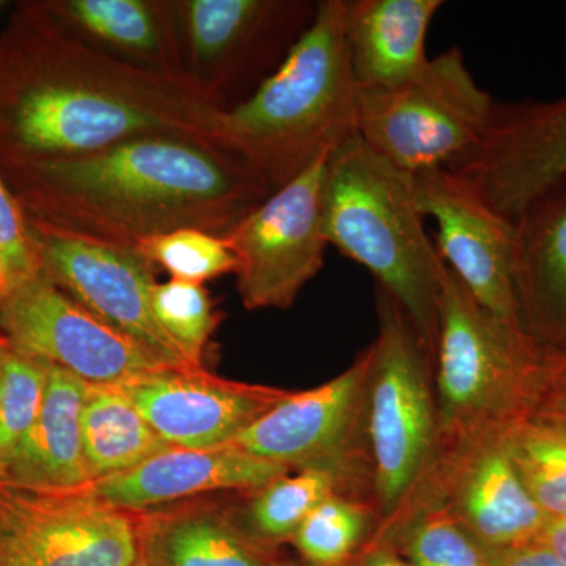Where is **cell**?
Returning a JSON list of instances; mask_svg holds the SVG:
<instances>
[{
  "label": "cell",
  "instance_id": "obj_6",
  "mask_svg": "<svg viewBox=\"0 0 566 566\" xmlns=\"http://www.w3.org/2000/svg\"><path fill=\"white\" fill-rule=\"evenodd\" d=\"M186 74L227 111L248 99L314 21L312 0H175Z\"/></svg>",
  "mask_w": 566,
  "mask_h": 566
},
{
  "label": "cell",
  "instance_id": "obj_3",
  "mask_svg": "<svg viewBox=\"0 0 566 566\" xmlns=\"http://www.w3.org/2000/svg\"><path fill=\"white\" fill-rule=\"evenodd\" d=\"M345 0L316 2L285 61L223 111L219 145L274 192L356 134L357 87L344 36Z\"/></svg>",
  "mask_w": 566,
  "mask_h": 566
},
{
  "label": "cell",
  "instance_id": "obj_7",
  "mask_svg": "<svg viewBox=\"0 0 566 566\" xmlns=\"http://www.w3.org/2000/svg\"><path fill=\"white\" fill-rule=\"evenodd\" d=\"M379 334L368 374V433L376 493L392 513L415 485L434 438V405L428 382V353L415 326L392 297L378 289Z\"/></svg>",
  "mask_w": 566,
  "mask_h": 566
},
{
  "label": "cell",
  "instance_id": "obj_37",
  "mask_svg": "<svg viewBox=\"0 0 566 566\" xmlns=\"http://www.w3.org/2000/svg\"><path fill=\"white\" fill-rule=\"evenodd\" d=\"M133 566H148V565H147V564H145L144 558H142V557L139 556V558H137L136 564H134Z\"/></svg>",
  "mask_w": 566,
  "mask_h": 566
},
{
  "label": "cell",
  "instance_id": "obj_26",
  "mask_svg": "<svg viewBox=\"0 0 566 566\" xmlns=\"http://www.w3.org/2000/svg\"><path fill=\"white\" fill-rule=\"evenodd\" d=\"M0 472L35 423L43 405L48 364L20 352L0 335Z\"/></svg>",
  "mask_w": 566,
  "mask_h": 566
},
{
  "label": "cell",
  "instance_id": "obj_34",
  "mask_svg": "<svg viewBox=\"0 0 566 566\" xmlns=\"http://www.w3.org/2000/svg\"><path fill=\"white\" fill-rule=\"evenodd\" d=\"M535 543L553 551L556 556L566 562V513L565 515L549 517L542 535Z\"/></svg>",
  "mask_w": 566,
  "mask_h": 566
},
{
  "label": "cell",
  "instance_id": "obj_2",
  "mask_svg": "<svg viewBox=\"0 0 566 566\" xmlns=\"http://www.w3.org/2000/svg\"><path fill=\"white\" fill-rule=\"evenodd\" d=\"M0 172L29 222L128 251L180 229L223 237L273 193L232 153L174 134Z\"/></svg>",
  "mask_w": 566,
  "mask_h": 566
},
{
  "label": "cell",
  "instance_id": "obj_18",
  "mask_svg": "<svg viewBox=\"0 0 566 566\" xmlns=\"http://www.w3.org/2000/svg\"><path fill=\"white\" fill-rule=\"evenodd\" d=\"M41 6L66 32L95 50L191 85L175 0H54Z\"/></svg>",
  "mask_w": 566,
  "mask_h": 566
},
{
  "label": "cell",
  "instance_id": "obj_15",
  "mask_svg": "<svg viewBox=\"0 0 566 566\" xmlns=\"http://www.w3.org/2000/svg\"><path fill=\"white\" fill-rule=\"evenodd\" d=\"M117 387L164 441L181 449L232 444L289 394L218 378L203 367H163Z\"/></svg>",
  "mask_w": 566,
  "mask_h": 566
},
{
  "label": "cell",
  "instance_id": "obj_9",
  "mask_svg": "<svg viewBox=\"0 0 566 566\" xmlns=\"http://www.w3.org/2000/svg\"><path fill=\"white\" fill-rule=\"evenodd\" d=\"M137 517L87 488L33 490L0 479V566H133Z\"/></svg>",
  "mask_w": 566,
  "mask_h": 566
},
{
  "label": "cell",
  "instance_id": "obj_21",
  "mask_svg": "<svg viewBox=\"0 0 566 566\" xmlns=\"http://www.w3.org/2000/svg\"><path fill=\"white\" fill-rule=\"evenodd\" d=\"M87 390L84 379L48 364L40 415L0 472V479L46 491H74L92 485L81 431Z\"/></svg>",
  "mask_w": 566,
  "mask_h": 566
},
{
  "label": "cell",
  "instance_id": "obj_35",
  "mask_svg": "<svg viewBox=\"0 0 566 566\" xmlns=\"http://www.w3.org/2000/svg\"><path fill=\"white\" fill-rule=\"evenodd\" d=\"M364 566H416L411 562L403 560L395 554L386 553V551H376L365 560Z\"/></svg>",
  "mask_w": 566,
  "mask_h": 566
},
{
  "label": "cell",
  "instance_id": "obj_24",
  "mask_svg": "<svg viewBox=\"0 0 566 566\" xmlns=\"http://www.w3.org/2000/svg\"><path fill=\"white\" fill-rule=\"evenodd\" d=\"M81 431L92 483L132 471L172 447L153 430L117 386L88 385Z\"/></svg>",
  "mask_w": 566,
  "mask_h": 566
},
{
  "label": "cell",
  "instance_id": "obj_17",
  "mask_svg": "<svg viewBox=\"0 0 566 566\" xmlns=\"http://www.w3.org/2000/svg\"><path fill=\"white\" fill-rule=\"evenodd\" d=\"M292 468L245 455L233 447H170L132 471L96 480L88 490L123 512H145L193 495L229 490H260Z\"/></svg>",
  "mask_w": 566,
  "mask_h": 566
},
{
  "label": "cell",
  "instance_id": "obj_23",
  "mask_svg": "<svg viewBox=\"0 0 566 566\" xmlns=\"http://www.w3.org/2000/svg\"><path fill=\"white\" fill-rule=\"evenodd\" d=\"M137 532L148 566H264L238 528L211 509L145 515Z\"/></svg>",
  "mask_w": 566,
  "mask_h": 566
},
{
  "label": "cell",
  "instance_id": "obj_22",
  "mask_svg": "<svg viewBox=\"0 0 566 566\" xmlns=\"http://www.w3.org/2000/svg\"><path fill=\"white\" fill-rule=\"evenodd\" d=\"M460 509L488 549L532 545L549 521L505 449L476 458L461 488Z\"/></svg>",
  "mask_w": 566,
  "mask_h": 566
},
{
  "label": "cell",
  "instance_id": "obj_28",
  "mask_svg": "<svg viewBox=\"0 0 566 566\" xmlns=\"http://www.w3.org/2000/svg\"><path fill=\"white\" fill-rule=\"evenodd\" d=\"M150 303L156 322L182 356L193 367H202L205 348L219 323L210 293L202 283L177 279L156 282Z\"/></svg>",
  "mask_w": 566,
  "mask_h": 566
},
{
  "label": "cell",
  "instance_id": "obj_36",
  "mask_svg": "<svg viewBox=\"0 0 566 566\" xmlns=\"http://www.w3.org/2000/svg\"><path fill=\"white\" fill-rule=\"evenodd\" d=\"M11 281L9 271H7L6 263L0 259V301L7 296V293L10 292Z\"/></svg>",
  "mask_w": 566,
  "mask_h": 566
},
{
  "label": "cell",
  "instance_id": "obj_1",
  "mask_svg": "<svg viewBox=\"0 0 566 566\" xmlns=\"http://www.w3.org/2000/svg\"><path fill=\"white\" fill-rule=\"evenodd\" d=\"M222 114L192 85L71 35L41 2L21 7L0 35V169L76 158L147 134L221 147Z\"/></svg>",
  "mask_w": 566,
  "mask_h": 566
},
{
  "label": "cell",
  "instance_id": "obj_19",
  "mask_svg": "<svg viewBox=\"0 0 566 566\" xmlns=\"http://www.w3.org/2000/svg\"><path fill=\"white\" fill-rule=\"evenodd\" d=\"M513 223L521 326L531 338L566 342V177Z\"/></svg>",
  "mask_w": 566,
  "mask_h": 566
},
{
  "label": "cell",
  "instance_id": "obj_30",
  "mask_svg": "<svg viewBox=\"0 0 566 566\" xmlns=\"http://www.w3.org/2000/svg\"><path fill=\"white\" fill-rule=\"evenodd\" d=\"M363 531V512L334 494L312 510L294 532L293 539L312 564L335 566L352 554Z\"/></svg>",
  "mask_w": 566,
  "mask_h": 566
},
{
  "label": "cell",
  "instance_id": "obj_12",
  "mask_svg": "<svg viewBox=\"0 0 566 566\" xmlns=\"http://www.w3.org/2000/svg\"><path fill=\"white\" fill-rule=\"evenodd\" d=\"M31 223L41 273L167 367H193L151 311L156 270L140 253Z\"/></svg>",
  "mask_w": 566,
  "mask_h": 566
},
{
  "label": "cell",
  "instance_id": "obj_5",
  "mask_svg": "<svg viewBox=\"0 0 566 566\" xmlns=\"http://www.w3.org/2000/svg\"><path fill=\"white\" fill-rule=\"evenodd\" d=\"M495 99L460 48L430 59L412 80L357 92L356 134L405 172L452 166L485 136Z\"/></svg>",
  "mask_w": 566,
  "mask_h": 566
},
{
  "label": "cell",
  "instance_id": "obj_25",
  "mask_svg": "<svg viewBox=\"0 0 566 566\" xmlns=\"http://www.w3.org/2000/svg\"><path fill=\"white\" fill-rule=\"evenodd\" d=\"M335 471L327 465H307L300 474L282 475L253 495L249 505V523L256 534L268 539L293 536L305 517L324 499L334 495Z\"/></svg>",
  "mask_w": 566,
  "mask_h": 566
},
{
  "label": "cell",
  "instance_id": "obj_40",
  "mask_svg": "<svg viewBox=\"0 0 566 566\" xmlns=\"http://www.w3.org/2000/svg\"><path fill=\"white\" fill-rule=\"evenodd\" d=\"M283 566H289V565H283Z\"/></svg>",
  "mask_w": 566,
  "mask_h": 566
},
{
  "label": "cell",
  "instance_id": "obj_27",
  "mask_svg": "<svg viewBox=\"0 0 566 566\" xmlns=\"http://www.w3.org/2000/svg\"><path fill=\"white\" fill-rule=\"evenodd\" d=\"M140 253L155 270L177 281L202 283L237 273V256L221 234L180 229L142 241Z\"/></svg>",
  "mask_w": 566,
  "mask_h": 566
},
{
  "label": "cell",
  "instance_id": "obj_14",
  "mask_svg": "<svg viewBox=\"0 0 566 566\" xmlns=\"http://www.w3.org/2000/svg\"><path fill=\"white\" fill-rule=\"evenodd\" d=\"M531 342L524 329L486 312L446 266L434 359L447 423L482 416L526 359Z\"/></svg>",
  "mask_w": 566,
  "mask_h": 566
},
{
  "label": "cell",
  "instance_id": "obj_13",
  "mask_svg": "<svg viewBox=\"0 0 566 566\" xmlns=\"http://www.w3.org/2000/svg\"><path fill=\"white\" fill-rule=\"evenodd\" d=\"M447 169L515 222L532 200L566 177V95L495 102L483 139Z\"/></svg>",
  "mask_w": 566,
  "mask_h": 566
},
{
  "label": "cell",
  "instance_id": "obj_20",
  "mask_svg": "<svg viewBox=\"0 0 566 566\" xmlns=\"http://www.w3.org/2000/svg\"><path fill=\"white\" fill-rule=\"evenodd\" d=\"M442 0H345L344 36L360 91L395 87L428 65L427 35Z\"/></svg>",
  "mask_w": 566,
  "mask_h": 566
},
{
  "label": "cell",
  "instance_id": "obj_39",
  "mask_svg": "<svg viewBox=\"0 0 566 566\" xmlns=\"http://www.w3.org/2000/svg\"><path fill=\"white\" fill-rule=\"evenodd\" d=\"M2 6H3V3H2V2H0V7H2Z\"/></svg>",
  "mask_w": 566,
  "mask_h": 566
},
{
  "label": "cell",
  "instance_id": "obj_31",
  "mask_svg": "<svg viewBox=\"0 0 566 566\" xmlns=\"http://www.w3.org/2000/svg\"><path fill=\"white\" fill-rule=\"evenodd\" d=\"M406 553L416 566H488L485 554L447 513L423 517L408 536Z\"/></svg>",
  "mask_w": 566,
  "mask_h": 566
},
{
  "label": "cell",
  "instance_id": "obj_11",
  "mask_svg": "<svg viewBox=\"0 0 566 566\" xmlns=\"http://www.w3.org/2000/svg\"><path fill=\"white\" fill-rule=\"evenodd\" d=\"M412 178L420 212L436 222L439 259L486 312L523 329L515 283V223L447 167Z\"/></svg>",
  "mask_w": 566,
  "mask_h": 566
},
{
  "label": "cell",
  "instance_id": "obj_32",
  "mask_svg": "<svg viewBox=\"0 0 566 566\" xmlns=\"http://www.w3.org/2000/svg\"><path fill=\"white\" fill-rule=\"evenodd\" d=\"M0 259L9 271L11 286L41 273L31 223L0 172Z\"/></svg>",
  "mask_w": 566,
  "mask_h": 566
},
{
  "label": "cell",
  "instance_id": "obj_29",
  "mask_svg": "<svg viewBox=\"0 0 566 566\" xmlns=\"http://www.w3.org/2000/svg\"><path fill=\"white\" fill-rule=\"evenodd\" d=\"M517 474L547 517L566 513V433L528 428L506 446Z\"/></svg>",
  "mask_w": 566,
  "mask_h": 566
},
{
  "label": "cell",
  "instance_id": "obj_10",
  "mask_svg": "<svg viewBox=\"0 0 566 566\" xmlns=\"http://www.w3.org/2000/svg\"><path fill=\"white\" fill-rule=\"evenodd\" d=\"M0 335L20 352L92 386H118L167 367L43 273L11 286L0 301Z\"/></svg>",
  "mask_w": 566,
  "mask_h": 566
},
{
  "label": "cell",
  "instance_id": "obj_33",
  "mask_svg": "<svg viewBox=\"0 0 566 566\" xmlns=\"http://www.w3.org/2000/svg\"><path fill=\"white\" fill-rule=\"evenodd\" d=\"M488 566H566L564 558L556 556L547 547L532 545L509 547V549H483Z\"/></svg>",
  "mask_w": 566,
  "mask_h": 566
},
{
  "label": "cell",
  "instance_id": "obj_8",
  "mask_svg": "<svg viewBox=\"0 0 566 566\" xmlns=\"http://www.w3.org/2000/svg\"><path fill=\"white\" fill-rule=\"evenodd\" d=\"M331 155V153H329ZM275 189L223 234L237 256V290L248 311H285L322 271L326 159Z\"/></svg>",
  "mask_w": 566,
  "mask_h": 566
},
{
  "label": "cell",
  "instance_id": "obj_38",
  "mask_svg": "<svg viewBox=\"0 0 566 566\" xmlns=\"http://www.w3.org/2000/svg\"><path fill=\"white\" fill-rule=\"evenodd\" d=\"M0 392H2V365H0Z\"/></svg>",
  "mask_w": 566,
  "mask_h": 566
},
{
  "label": "cell",
  "instance_id": "obj_4",
  "mask_svg": "<svg viewBox=\"0 0 566 566\" xmlns=\"http://www.w3.org/2000/svg\"><path fill=\"white\" fill-rule=\"evenodd\" d=\"M423 219L412 175L386 161L357 134L327 156L323 182L327 244L370 271L434 359L446 264Z\"/></svg>",
  "mask_w": 566,
  "mask_h": 566
},
{
  "label": "cell",
  "instance_id": "obj_16",
  "mask_svg": "<svg viewBox=\"0 0 566 566\" xmlns=\"http://www.w3.org/2000/svg\"><path fill=\"white\" fill-rule=\"evenodd\" d=\"M371 346L331 381L289 392L230 444L245 455L286 465L319 464L348 433L367 386Z\"/></svg>",
  "mask_w": 566,
  "mask_h": 566
}]
</instances>
